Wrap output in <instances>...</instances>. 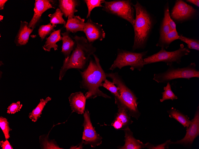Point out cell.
Returning a JSON list of instances; mask_svg holds the SVG:
<instances>
[{
	"instance_id": "obj_1",
	"label": "cell",
	"mask_w": 199,
	"mask_h": 149,
	"mask_svg": "<svg viewBox=\"0 0 199 149\" xmlns=\"http://www.w3.org/2000/svg\"><path fill=\"white\" fill-rule=\"evenodd\" d=\"M93 55L94 59H90L87 68L83 71H80L82 78L80 87L87 91L85 95L86 99L94 98L97 96L111 98L99 89L102 82L106 79V73L101 66L98 58L94 54Z\"/></svg>"
},
{
	"instance_id": "obj_2",
	"label": "cell",
	"mask_w": 199,
	"mask_h": 149,
	"mask_svg": "<svg viewBox=\"0 0 199 149\" xmlns=\"http://www.w3.org/2000/svg\"><path fill=\"white\" fill-rule=\"evenodd\" d=\"M75 47L71 54L63 61L59 74V79L61 80L67 70L74 68L84 70L87 67L91 56L96 51V48L84 37L75 36Z\"/></svg>"
},
{
	"instance_id": "obj_3",
	"label": "cell",
	"mask_w": 199,
	"mask_h": 149,
	"mask_svg": "<svg viewBox=\"0 0 199 149\" xmlns=\"http://www.w3.org/2000/svg\"><path fill=\"white\" fill-rule=\"evenodd\" d=\"M136 10V18L133 26L134 37L133 50L144 47L154 22L153 18L146 9L138 1L133 5Z\"/></svg>"
},
{
	"instance_id": "obj_4",
	"label": "cell",
	"mask_w": 199,
	"mask_h": 149,
	"mask_svg": "<svg viewBox=\"0 0 199 149\" xmlns=\"http://www.w3.org/2000/svg\"><path fill=\"white\" fill-rule=\"evenodd\" d=\"M106 77L111 78L119 88V98H115L126 108L130 116L138 120L140 115L138 108L137 98L125 84L116 72L106 73Z\"/></svg>"
},
{
	"instance_id": "obj_5",
	"label": "cell",
	"mask_w": 199,
	"mask_h": 149,
	"mask_svg": "<svg viewBox=\"0 0 199 149\" xmlns=\"http://www.w3.org/2000/svg\"><path fill=\"white\" fill-rule=\"evenodd\" d=\"M165 72L154 74L153 80L157 83L169 82L173 79L183 78L189 79L193 77H199V71L196 69L194 62L186 67L175 68L171 66Z\"/></svg>"
},
{
	"instance_id": "obj_6",
	"label": "cell",
	"mask_w": 199,
	"mask_h": 149,
	"mask_svg": "<svg viewBox=\"0 0 199 149\" xmlns=\"http://www.w3.org/2000/svg\"><path fill=\"white\" fill-rule=\"evenodd\" d=\"M147 52V51L135 53L124 50L119 51L109 70H113L116 68L121 69L124 67L128 66L132 70L136 69L140 71L146 65L143 57Z\"/></svg>"
},
{
	"instance_id": "obj_7",
	"label": "cell",
	"mask_w": 199,
	"mask_h": 149,
	"mask_svg": "<svg viewBox=\"0 0 199 149\" xmlns=\"http://www.w3.org/2000/svg\"><path fill=\"white\" fill-rule=\"evenodd\" d=\"M102 10L128 21L133 26L135 22L134 9L131 1H105Z\"/></svg>"
},
{
	"instance_id": "obj_8",
	"label": "cell",
	"mask_w": 199,
	"mask_h": 149,
	"mask_svg": "<svg viewBox=\"0 0 199 149\" xmlns=\"http://www.w3.org/2000/svg\"><path fill=\"white\" fill-rule=\"evenodd\" d=\"M190 52L188 48H184L182 44L178 49L173 51H167L164 48H161L159 51L144 59V60L146 65L162 62L170 66L175 62L180 64L182 57L188 55Z\"/></svg>"
},
{
	"instance_id": "obj_9",
	"label": "cell",
	"mask_w": 199,
	"mask_h": 149,
	"mask_svg": "<svg viewBox=\"0 0 199 149\" xmlns=\"http://www.w3.org/2000/svg\"><path fill=\"white\" fill-rule=\"evenodd\" d=\"M198 10L184 1L177 0L172 10L170 15L172 20L181 23L194 19L198 15Z\"/></svg>"
},
{
	"instance_id": "obj_10",
	"label": "cell",
	"mask_w": 199,
	"mask_h": 149,
	"mask_svg": "<svg viewBox=\"0 0 199 149\" xmlns=\"http://www.w3.org/2000/svg\"><path fill=\"white\" fill-rule=\"evenodd\" d=\"M83 117L84 130L82 142L85 145H89L91 147L95 148L101 144L102 138L96 132L93 127L88 110H85Z\"/></svg>"
},
{
	"instance_id": "obj_11",
	"label": "cell",
	"mask_w": 199,
	"mask_h": 149,
	"mask_svg": "<svg viewBox=\"0 0 199 149\" xmlns=\"http://www.w3.org/2000/svg\"><path fill=\"white\" fill-rule=\"evenodd\" d=\"M187 128L186 134L182 139L172 142V144H178L190 148L196 138L199 135V107L197 109L193 118Z\"/></svg>"
},
{
	"instance_id": "obj_12",
	"label": "cell",
	"mask_w": 199,
	"mask_h": 149,
	"mask_svg": "<svg viewBox=\"0 0 199 149\" xmlns=\"http://www.w3.org/2000/svg\"><path fill=\"white\" fill-rule=\"evenodd\" d=\"M102 25L93 21L90 18L85 23L83 32L90 43L96 40H102L105 36Z\"/></svg>"
},
{
	"instance_id": "obj_13",
	"label": "cell",
	"mask_w": 199,
	"mask_h": 149,
	"mask_svg": "<svg viewBox=\"0 0 199 149\" xmlns=\"http://www.w3.org/2000/svg\"><path fill=\"white\" fill-rule=\"evenodd\" d=\"M53 1L36 0L34 9L33 16L28 24V27L33 30L39 21L43 13L47 10L55 8L51 3Z\"/></svg>"
},
{
	"instance_id": "obj_14",
	"label": "cell",
	"mask_w": 199,
	"mask_h": 149,
	"mask_svg": "<svg viewBox=\"0 0 199 149\" xmlns=\"http://www.w3.org/2000/svg\"><path fill=\"white\" fill-rule=\"evenodd\" d=\"M86 97L81 92L71 94L69 99L72 112L78 114L84 113L86 101Z\"/></svg>"
},
{
	"instance_id": "obj_15",
	"label": "cell",
	"mask_w": 199,
	"mask_h": 149,
	"mask_svg": "<svg viewBox=\"0 0 199 149\" xmlns=\"http://www.w3.org/2000/svg\"><path fill=\"white\" fill-rule=\"evenodd\" d=\"M28 24L26 21H21L20 28L14 40L17 46L25 45L28 42L29 35L33 31L28 27Z\"/></svg>"
},
{
	"instance_id": "obj_16",
	"label": "cell",
	"mask_w": 199,
	"mask_h": 149,
	"mask_svg": "<svg viewBox=\"0 0 199 149\" xmlns=\"http://www.w3.org/2000/svg\"><path fill=\"white\" fill-rule=\"evenodd\" d=\"M125 144L119 148L121 149H141L145 148V144L140 140L135 139L133 133L128 127L125 129Z\"/></svg>"
},
{
	"instance_id": "obj_17",
	"label": "cell",
	"mask_w": 199,
	"mask_h": 149,
	"mask_svg": "<svg viewBox=\"0 0 199 149\" xmlns=\"http://www.w3.org/2000/svg\"><path fill=\"white\" fill-rule=\"evenodd\" d=\"M59 7L63 15L68 19L73 18L74 13L78 11L76 9L78 1L76 0H59Z\"/></svg>"
},
{
	"instance_id": "obj_18",
	"label": "cell",
	"mask_w": 199,
	"mask_h": 149,
	"mask_svg": "<svg viewBox=\"0 0 199 149\" xmlns=\"http://www.w3.org/2000/svg\"><path fill=\"white\" fill-rule=\"evenodd\" d=\"M85 23L84 18H82L79 16H74L73 18L68 19L64 27L66 31L69 33L83 32Z\"/></svg>"
},
{
	"instance_id": "obj_19",
	"label": "cell",
	"mask_w": 199,
	"mask_h": 149,
	"mask_svg": "<svg viewBox=\"0 0 199 149\" xmlns=\"http://www.w3.org/2000/svg\"><path fill=\"white\" fill-rule=\"evenodd\" d=\"M63 44L61 52L63 54L65 58L70 56L72 51L74 50L75 45L74 40L71 37L69 33L68 32L61 33Z\"/></svg>"
},
{
	"instance_id": "obj_20",
	"label": "cell",
	"mask_w": 199,
	"mask_h": 149,
	"mask_svg": "<svg viewBox=\"0 0 199 149\" xmlns=\"http://www.w3.org/2000/svg\"><path fill=\"white\" fill-rule=\"evenodd\" d=\"M60 32V29L55 31L50 34L48 37L46 38V41L43 46L45 51H50L52 48H53L55 51L57 49L58 46L56 43L62 39Z\"/></svg>"
},
{
	"instance_id": "obj_21",
	"label": "cell",
	"mask_w": 199,
	"mask_h": 149,
	"mask_svg": "<svg viewBox=\"0 0 199 149\" xmlns=\"http://www.w3.org/2000/svg\"><path fill=\"white\" fill-rule=\"evenodd\" d=\"M170 118H173L181 123L184 127L187 128L189 126L191 121L189 117L179 111L173 107L167 111Z\"/></svg>"
},
{
	"instance_id": "obj_22",
	"label": "cell",
	"mask_w": 199,
	"mask_h": 149,
	"mask_svg": "<svg viewBox=\"0 0 199 149\" xmlns=\"http://www.w3.org/2000/svg\"><path fill=\"white\" fill-rule=\"evenodd\" d=\"M115 102L118 106V112L116 118L120 120L123 126H128L133 122L130 118V115L125 107L118 100L115 99Z\"/></svg>"
},
{
	"instance_id": "obj_23",
	"label": "cell",
	"mask_w": 199,
	"mask_h": 149,
	"mask_svg": "<svg viewBox=\"0 0 199 149\" xmlns=\"http://www.w3.org/2000/svg\"><path fill=\"white\" fill-rule=\"evenodd\" d=\"M51 100V98L48 97L45 99H41L40 102L37 106L29 114V117L31 120L35 122L41 117L42 111L48 102Z\"/></svg>"
},
{
	"instance_id": "obj_24",
	"label": "cell",
	"mask_w": 199,
	"mask_h": 149,
	"mask_svg": "<svg viewBox=\"0 0 199 149\" xmlns=\"http://www.w3.org/2000/svg\"><path fill=\"white\" fill-rule=\"evenodd\" d=\"M179 36L176 29L170 31L162 38L159 39L156 46L161 47V48L167 49L172 42L178 39Z\"/></svg>"
},
{
	"instance_id": "obj_25",
	"label": "cell",
	"mask_w": 199,
	"mask_h": 149,
	"mask_svg": "<svg viewBox=\"0 0 199 149\" xmlns=\"http://www.w3.org/2000/svg\"><path fill=\"white\" fill-rule=\"evenodd\" d=\"M169 8V4L168 3L164 7V17L160 27L159 39L162 38L170 32L167 16V10Z\"/></svg>"
},
{
	"instance_id": "obj_26",
	"label": "cell",
	"mask_w": 199,
	"mask_h": 149,
	"mask_svg": "<svg viewBox=\"0 0 199 149\" xmlns=\"http://www.w3.org/2000/svg\"><path fill=\"white\" fill-rule=\"evenodd\" d=\"M63 14L60 9L57 8L54 13L48 15L49 17H50V23L53 25L63 24L65 25L66 22L63 18Z\"/></svg>"
},
{
	"instance_id": "obj_27",
	"label": "cell",
	"mask_w": 199,
	"mask_h": 149,
	"mask_svg": "<svg viewBox=\"0 0 199 149\" xmlns=\"http://www.w3.org/2000/svg\"><path fill=\"white\" fill-rule=\"evenodd\" d=\"M56 26V25H53L50 23L40 26L38 29V34L41 40H43L46 36L55 31L54 28Z\"/></svg>"
},
{
	"instance_id": "obj_28",
	"label": "cell",
	"mask_w": 199,
	"mask_h": 149,
	"mask_svg": "<svg viewBox=\"0 0 199 149\" xmlns=\"http://www.w3.org/2000/svg\"><path fill=\"white\" fill-rule=\"evenodd\" d=\"M164 91L162 92V98L160 99L161 102H163L166 100H171L173 101L178 99L172 90L170 82H168L167 85L164 87Z\"/></svg>"
},
{
	"instance_id": "obj_29",
	"label": "cell",
	"mask_w": 199,
	"mask_h": 149,
	"mask_svg": "<svg viewBox=\"0 0 199 149\" xmlns=\"http://www.w3.org/2000/svg\"><path fill=\"white\" fill-rule=\"evenodd\" d=\"M178 39L186 43L189 49L199 50L198 40L189 38L181 34L179 35Z\"/></svg>"
},
{
	"instance_id": "obj_30",
	"label": "cell",
	"mask_w": 199,
	"mask_h": 149,
	"mask_svg": "<svg viewBox=\"0 0 199 149\" xmlns=\"http://www.w3.org/2000/svg\"><path fill=\"white\" fill-rule=\"evenodd\" d=\"M104 0H85L84 1L86 3L88 9V14L86 18H88L90 16L92 10L96 7H102L103 6L102 4L104 3Z\"/></svg>"
},
{
	"instance_id": "obj_31",
	"label": "cell",
	"mask_w": 199,
	"mask_h": 149,
	"mask_svg": "<svg viewBox=\"0 0 199 149\" xmlns=\"http://www.w3.org/2000/svg\"><path fill=\"white\" fill-rule=\"evenodd\" d=\"M102 86L110 91L114 95L115 98H118L119 97V88L115 85L114 82H111L106 79L104 82L102 83Z\"/></svg>"
},
{
	"instance_id": "obj_32",
	"label": "cell",
	"mask_w": 199,
	"mask_h": 149,
	"mask_svg": "<svg viewBox=\"0 0 199 149\" xmlns=\"http://www.w3.org/2000/svg\"><path fill=\"white\" fill-rule=\"evenodd\" d=\"M0 127L2 130L6 139L10 137L9 132L12 129L10 128L7 119L2 116L0 117Z\"/></svg>"
},
{
	"instance_id": "obj_33",
	"label": "cell",
	"mask_w": 199,
	"mask_h": 149,
	"mask_svg": "<svg viewBox=\"0 0 199 149\" xmlns=\"http://www.w3.org/2000/svg\"><path fill=\"white\" fill-rule=\"evenodd\" d=\"M170 139L168 140L164 143L157 145H154L149 142L145 144V148L150 149H169V146L172 144Z\"/></svg>"
},
{
	"instance_id": "obj_34",
	"label": "cell",
	"mask_w": 199,
	"mask_h": 149,
	"mask_svg": "<svg viewBox=\"0 0 199 149\" xmlns=\"http://www.w3.org/2000/svg\"><path fill=\"white\" fill-rule=\"evenodd\" d=\"M22 106V104H21L19 101L13 103L7 108V113L9 114H14L20 111Z\"/></svg>"
},
{
	"instance_id": "obj_35",
	"label": "cell",
	"mask_w": 199,
	"mask_h": 149,
	"mask_svg": "<svg viewBox=\"0 0 199 149\" xmlns=\"http://www.w3.org/2000/svg\"><path fill=\"white\" fill-rule=\"evenodd\" d=\"M43 144V147L42 148V149H63L60 148L56 144V142L52 140L48 141L47 139L45 141Z\"/></svg>"
},
{
	"instance_id": "obj_36",
	"label": "cell",
	"mask_w": 199,
	"mask_h": 149,
	"mask_svg": "<svg viewBox=\"0 0 199 149\" xmlns=\"http://www.w3.org/2000/svg\"><path fill=\"white\" fill-rule=\"evenodd\" d=\"M167 16L170 31L176 30V24L174 21L171 18L170 16L169 12V8L167 10Z\"/></svg>"
},
{
	"instance_id": "obj_37",
	"label": "cell",
	"mask_w": 199,
	"mask_h": 149,
	"mask_svg": "<svg viewBox=\"0 0 199 149\" xmlns=\"http://www.w3.org/2000/svg\"><path fill=\"white\" fill-rule=\"evenodd\" d=\"M0 145L2 149H13V148L7 139L0 142Z\"/></svg>"
},
{
	"instance_id": "obj_38",
	"label": "cell",
	"mask_w": 199,
	"mask_h": 149,
	"mask_svg": "<svg viewBox=\"0 0 199 149\" xmlns=\"http://www.w3.org/2000/svg\"><path fill=\"white\" fill-rule=\"evenodd\" d=\"M112 125L116 129H120L123 127V123L121 120L116 118Z\"/></svg>"
},
{
	"instance_id": "obj_39",
	"label": "cell",
	"mask_w": 199,
	"mask_h": 149,
	"mask_svg": "<svg viewBox=\"0 0 199 149\" xmlns=\"http://www.w3.org/2000/svg\"><path fill=\"white\" fill-rule=\"evenodd\" d=\"M186 1L193 4L198 7H199V0H186Z\"/></svg>"
},
{
	"instance_id": "obj_40",
	"label": "cell",
	"mask_w": 199,
	"mask_h": 149,
	"mask_svg": "<svg viewBox=\"0 0 199 149\" xmlns=\"http://www.w3.org/2000/svg\"><path fill=\"white\" fill-rule=\"evenodd\" d=\"M7 1V0H0V10H2L4 8L5 3Z\"/></svg>"
},
{
	"instance_id": "obj_41",
	"label": "cell",
	"mask_w": 199,
	"mask_h": 149,
	"mask_svg": "<svg viewBox=\"0 0 199 149\" xmlns=\"http://www.w3.org/2000/svg\"><path fill=\"white\" fill-rule=\"evenodd\" d=\"M3 16H2L1 15H0V21H1V20H2V19H3Z\"/></svg>"
}]
</instances>
